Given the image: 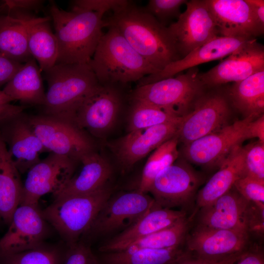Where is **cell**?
I'll list each match as a JSON object with an SVG mask.
<instances>
[{
    "label": "cell",
    "instance_id": "cell-14",
    "mask_svg": "<svg viewBox=\"0 0 264 264\" xmlns=\"http://www.w3.org/2000/svg\"><path fill=\"white\" fill-rule=\"evenodd\" d=\"M255 118L253 116L245 117L184 145V157L186 160L198 165L220 166L235 147L246 140V126Z\"/></svg>",
    "mask_w": 264,
    "mask_h": 264
},
{
    "label": "cell",
    "instance_id": "cell-13",
    "mask_svg": "<svg viewBox=\"0 0 264 264\" xmlns=\"http://www.w3.org/2000/svg\"><path fill=\"white\" fill-rule=\"evenodd\" d=\"M186 4L177 21L168 27L181 59L219 36L205 0H191Z\"/></svg>",
    "mask_w": 264,
    "mask_h": 264
},
{
    "label": "cell",
    "instance_id": "cell-17",
    "mask_svg": "<svg viewBox=\"0 0 264 264\" xmlns=\"http://www.w3.org/2000/svg\"><path fill=\"white\" fill-rule=\"evenodd\" d=\"M264 70V47L257 39L248 42L218 65L204 73H199L207 87L241 81Z\"/></svg>",
    "mask_w": 264,
    "mask_h": 264
},
{
    "label": "cell",
    "instance_id": "cell-8",
    "mask_svg": "<svg viewBox=\"0 0 264 264\" xmlns=\"http://www.w3.org/2000/svg\"><path fill=\"white\" fill-rule=\"evenodd\" d=\"M207 87L194 110L183 120L177 132L178 141L187 144L227 126L231 104L227 88Z\"/></svg>",
    "mask_w": 264,
    "mask_h": 264
},
{
    "label": "cell",
    "instance_id": "cell-43",
    "mask_svg": "<svg viewBox=\"0 0 264 264\" xmlns=\"http://www.w3.org/2000/svg\"><path fill=\"white\" fill-rule=\"evenodd\" d=\"M244 252L241 254L217 261L196 257L191 255L187 252L185 255L172 264H234Z\"/></svg>",
    "mask_w": 264,
    "mask_h": 264
},
{
    "label": "cell",
    "instance_id": "cell-28",
    "mask_svg": "<svg viewBox=\"0 0 264 264\" xmlns=\"http://www.w3.org/2000/svg\"><path fill=\"white\" fill-rule=\"evenodd\" d=\"M41 71L36 60L32 58L23 64L2 90L13 101L17 100L25 104L43 106L45 92Z\"/></svg>",
    "mask_w": 264,
    "mask_h": 264
},
{
    "label": "cell",
    "instance_id": "cell-26",
    "mask_svg": "<svg viewBox=\"0 0 264 264\" xmlns=\"http://www.w3.org/2000/svg\"><path fill=\"white\" fill-rule=\"evenodd\" d=\"M25 11L8 10L0 16V53L16 62L24 64L33 57L28 47Z\"/></svg>",
    "mask_w": 264,
    "mask_h": 264
},
{
    "label": "cell",
    "instance_id": "cell-10",
    "mask_svg": "<svg viewBox=\"0 0 264 264\" xmlns=\"http://www.w3.org/2000/svg\"><path fill=\"white\" fill-rule=\"evenodd\" d=\"M78 162L50 153L27 172L20 205L38 207L39 200L44 195H58L72 177Z\"/></svg>",
    "mask_w": 264,
    "mask_h": 264
},
{
    "label": "cell",
    "instance_id": "cell-4",
    "mask_svg": "<svg viewBox=\"0 0 264 264\" xmlns=\"http://www.w3.org/2000/svg\"><path fill=\"white\" fill-rule=\"evenodd\" d=\"M44 74L47 90L43 114L66 120L101 85L88 64L57 63Z\"/></svg>",
    "mask_w": 264,
    "mask_h": 264
},
{
    "label": "cell",
    "instance_id": "cell-7",
    "mask_svg": "<svg viewBox=\"0 0 264 264\" xmlns=\"http://www.w3.org/2000/svg\"><path fill=\"white\" fill-rule=\"evenodd\" d=\"M27 118L33 131L49 153L80 162L84 156L95 151L91 137L70 121L44 114L27 115Z\"/></svg>",
    "mask_w": 264,
    "mask_h": 264
},
{
    "label": "cell",
    "instance_id": "cell-20",
    "mask_svg": "<svg viewBox=\"0 0 264 264\" xmlns=\"http://www.w3.org/2000/svg\"><path fill=\"white\" fill-rule=\"evenodd\" d=\"M219 36L256 39L264 33L245 0H205Z\"/></svg>",
    "mask_w": 264,
    "mask_h": 264
},
{
    "label": "cell",
    "instance_id": "cell-36",
    "mask_svg": "<svg viewBox=\"0 0 264 264\" xmlns=\"http://www.w3.org/2000/svg\"><path fill=\"white\" fill-rule=\"evenodd\" d=\"M243 147L245 176L264 181V142L258 140Z\"/></svg>",
    "mask_w": 264,
    "mask_h": 264
},
{
    "label": "cell",
    "instance_id": "cell-39",
    "mask_svg": "<svg viewBox=\"0 0 264 264\" xmlns=\"http://www.w3.org/2000/svg\"><path fill=\"white\" fill-rule=\"evenodd\" d=\"M63 264H101L90 247L83 242H77L68 247Z\"/></svg>",
    "mask_w": 264,
    "mask_h": 264
},
{
    "label": "cell",
    "instance_id": "cell-16",
    "mask_svg": "<svg viewBox=\"0 0 264 264\" xmlns=\"http://www.w3.org/2000/svg\"><path fill=\"white\" fill-rule=\"evenodd\" d=\"M48 223L38 207L19 205L0 239V253L19 252L44 245L49 234Z\"/></svg>",
    "mask_w": 264,
    "mask_h": 264
},
{
    "label": "cell",
    "instance_id": "cell-21",
    "mask_svg": "<svg viewBox=\"0 0 264 264\" xmlns=\"http://www.w3.org/2000/svg\"><path fill=\"white\" fill-rule=\"evenodd\" d=\"M253 39L218 36L183 58L169 64L158 72L143 77L138 81L137 87L172 77L198 65L223 58Z\"/></svg>",
    "mask_w": 264,
    "mask_h": 264
},
{
    "label": "cell",
    "instance_id": "cell-19",
    "mask_svg": "<svg viewBox=\"0 0 264 264\" xmlns=\"http://www.w3.org/2000/svg\"><path fill=\"white\" fill-rule=\"evenodd\" d=\"M0 135L20 174L27 173L41 160L40 155L47 151L23 112L0 123Z\"/></svg>",
    "mask_w": 264,
    "mask_h": 264
},
{
    "label": "cell",
    "instance_id": "cell-50",
    "mask_svg": "<svg viewBox=\"0 0 264 264\" xmlns=\"http://www.w3.org/2000/svg\"><path fill=\"white\" fill-rule=\"evenodd\" d=\"M2 220L1 216V213H0V220Z\"/></svg>",
    "mask_w": 264,
    "mask_h": 264
},
{
    "label": "cell",
    "instance_id": "cell-41",
    "mask_svg": "<svg viewBox=\"0 0 264 264\" xmlns=\"http://www.w3.org/2000/svg\"><path fill=\"white\" fill-rule=\"evenodd\" d=\"M247 231L262 236L264 231V206L249 202L247 216Z\"/></svg>",
    "mask_w": 264,
    "mask_h": 264
},
{
    "label": "cell",
    "instance_id": "cell-9",
    "mask_svg": "<svg viewBox=\"0 0 264 264\" xmlns=\"http://www.w3.org/2000/svg\"><path fill=\"white\" fill-rule=\"evenodd\" d=\"M122 105V95L116 85H100L79 103L68 120L87 133L101 138L114 126Z\"/></svg>",
    "mask_w": 264,
    "mask_h": 264
},
{
    "label": "cell",
    "instance_id": "cell-5",
    "mask_svg": "<svg viewBox=\"0 0 264 264\" xmlns=\"http://www.w3.org/2000/svg\"><path fill=\"white\" fill-rule=\"evenodd\" d=\"M111 194L106 186L88 194L55 198L42 215L69 247L87 233Z\"/></svg>",
    "mask_w": 264,
    "mask_h": 264
},
{
    "label": "cell",
    "instance_id": "cell-11",
    "mask_svg": "<svg viewBox=\"0 0 264 264\" xmlns=\"http://www.w3.org/2000/svg\"><path fill=\"white\" fill-rule=\"evenodd\" d=\"M202 177L186 160H176L154 179L149 192L157 205L172 209L184 206L195 198Z\"/></svg>",
    "mask_w": 264,
    "mask_h": 264
},
{
    "label": "cell",
    "instance_id": "cell-29",
    "mask_svg": "<svg viewBox=\"0 0 264 264\" xmlns=\"http://www.w3.org/2000/svg\"><path fill=\"white\" fill-rule=\"evenodd\" d=\"M20 175L0 135V210L2 220L8 224L22 194Z\"/></svg>",
    "mask_w": 264,
    "mask_h": 264
},
{
    "label": "cell",
    "instance_id": "cell-42",
    "mask_svg": "<svg viewBox=\"0 0 264 264\" xmlns=\"http://www.w3.org/2000/svg\"><path fill=\"white\" fill-rule=\"evenodd\" d=\"M22 65L0 53V86L6 85Z\"/></svg>",
    "mask_w": 264,
    "mask_h": 264
},
{
    "label": "cell",
    "instance_id": "cell-45",
    "mask_svg": "<svg viewBox=\"0 0 264 264\" xmlns=\"http://www.w3.org/2000/svg\"><path fill=\"white\" fill-rule=\"evenodd\" d=\"M43 1L38 0H6L4 5L8 10H19L22 11L36 10L40 7Z\"/></svg>",
    "mask_w": 264,
    "mask_h": 264
},
{
    "label": "cell",
    "instance_id": "cell-3",
    "mask_svg": "<svg viewBox=\"0 0 264 264\" xmlns=\"http://www.w3.org/2000/svg\"><path fill=\"white\" fill-rule=\"evenodd\" d=\"M108 28L88 63L100 84H127L159 71L131 46L117 28Z\"/></svg>",
    "mask_w": 264,
    "mask_h": 264
},
{
    "label": "cell",
    "instance_id": "cell-32",
    "mask_svg": "<svg viewBox=\"0 0 264 264\" xmlns=\"http://www.w3.org/2000/svg\"><path fill=\"white\" fill-rule=\"evenodd\" d=\"M189 227V220L185 217L169 227L134 242L123 251L165 249L180 246L186 240Z\"/></svg>",
    "mask_w": 264,
    "mask_h": 264
},
{
    "label": "cell",
    "instance_id": "cell-48",
    "mask_svg": "<svg viewBox=\"0 0 264 264\" xmlns=\"http://www.w3.org/2000/svg\"><path fill=\"white\" fill-rule=\"evenodd\" d=\"M24 107L8 104H0V123L23 112Z\"/></svg>",
    "mask_w": 264,
    "mask_h": 264
},
{
    "label": "cell",
    "instance_id": "cell-40",
    "mask_svg": "<svg viewBox=\"0 0 264 264\" xmlns=\"http://www.w3.org/2000/svg\"><path fill=\"white\" fill-rule=\"evenodd\" d=\"M126 0H77L72 2L71 10L96 12L105 14L114 11L127 2Z\"/></svg>",
    "mask_w": 264,
    "mask_h": 264
},
{
    "label": "cell",
    "instance_id": "cell-25",
    "mask_svg": "<svg viewBox=\"0 0 264 264\" xmlns=\"http://www.w3.org/2000/svg\"><path fill=\"white\" fill-rule=\"evenodd\" d=\"M80 162L82 164L80 172L73 176L54 198L88 194L106 186L112 170L110 163L103 156L93 151L84 156Z\"/></svg>",
    "mask_w": 264,
    "mask_h": 264
},
{
    "label": "cell",
    "instance_id": "cell-18",
    "mask_svg": "<svg viewBox=\"0 0 264 264\" xmlns=\"http://www.w3.org/2000/svg\"><path fill=\"white\" fill-rule=\"evenodd\" d=\"M183 117L146 129L129 132L110 146L117 160L124 169H128L177 134Z\"/></svg>",
    "mask_w": 264,
    "mask_h": 264
},
{
    "label": "cell",
    "instance_id": "cell-34",
    "mask_svg": "<svg viewBox=\"0 0 264 264\" xmlns=\"http://www.w3.org/2000/svg\"><path fill=\"white\" fill-rule=\"evenodd\" d=\"M66 250L44 244L21 252L0 253V264H63Z\"/></svg>",
    "mask_w": 264,
    "mask_h": 264
},
{
    "label": "cell",
    "instance_id": "cell-44",
    "mask_svg": "<svg viewBox=\"0 0 264 264\" xmlns=\"http://www.w3.org/2000/svg\"><path fill=\"white\" fill-rule=\"evenodd\" d=\"M246 139L257 138L264 142V116L262 115L251 120L247 124L245 130Z\"/></svg>",
    "mask_w": 264,
    "mask_h": 264
},
{
    "label": "cell",
    "instance_id": "cell-23",
    "mask_svg": "<svg viewBox=\"0 0 264 264\" xmlns=\"http://www.w3.org/2000/svg\"><path fill=\"white\" fill-rule=\"evenodd\" d=\"M186 217L183 210L162 208L156 204L136 222L109 240L99 248L105 253L124 250L132 243L169 227Z\"/></svg>",
    "mask_w": 264,
    "mask_h": 264
},
{
    "label": "cell",
    "instance_id": "cell-33",
    "mask_svg": "<svg viewBox=\"0 0 264 264\" xmlns=\"http://www.w3.org/2000/svg\"><path fill=\"white\" fill-rule=\"evenodd\" d=\"M177 135L169 139L154 150L143 168L138 191L149 192L155 177L164 169L173 164L178 158Z\"/></svg>",
    "mask_w": 264,
    "mask_h": 264
},
{
    "label": "cell",
    "instance_id": "cell-38",
    "mask_svg": "<svg viewBox=\"0 0 264 264\" xmlns=\"http://www.w3.org/2000/svg\"><path fill=\"white\" fill-rule=\"evenodd\" d=\"M233 187L248 201L264 206V181L245 176L238 179Z\"/></svg>",
    "mask_w": 264,
    "mask_h": 264
},
{
    "label": "cell",
    "instance_id": "cell-35",
    "mask_svg": "<svg viewBox=\"0 0 264 264\" xmlns=\"http://www.w3.org/2000/svg\"><path fill=\"white\" fill-rule=\"evenodd\" d=\"M132 104L128 119L129 132L146 129L178 118L162 110L144 102L132 101Z\"/></svg>",
    "mask_w": 264,
    "mask_h": 264
},
{
    "label": "cell",
    "instance_id": "cell-37",
    "mask_svg": "<svg viewBox=\"0 0 264 264\" xmlns=\"http://www.w3.org/2000/svg\"><path fill=\"white\" fill-rule=\"evenodd\" d=\"M186 0H150L144 9L166 26L169 21L180 15V7Z\"/></svg>",
    "mask_w": 264,
    "mask_h": 264
},
{
    "label": "cell",
    "instance_id": "cell-47",
    "mask_svg": "<svg viewBox=\"0 0 264 264\" xmlns=\"http://www.w3.org/2000/svg\"><path fill=\"white\" fill-rule=\"evenodd\" d=\"M245 0L250 6L258 24L263 30H264V0Z\"/></svg>",
    "mask_w": 264,
    "mask_h": 264
},
{
    "label": "cell",
    "instance_id": "cell-24",
    "mask_svg": "<svg viewBox=\"0 0 264 264\" xmlns=\"http://www.w3.org/2000/svg\"><path fill=\"white\" fill-rule=\"evenodd\" d=\"M245 176L244 151L240 145L230 152L219 166V170L197 193L198 208L210 204L227 193L238 179Z\"/></svg>",
    "mask_w": 264,
    "mask_h": 264
},
{
    "label": "cell",
    "instance_id": "cell-30",
    "mask_svg": "<svg viewBox=\"0 0 264 264\" xmlns=\"http://www.w3.org/2000/svg\"><path fill=\"white\" fill-rule=\"evenodd\" d=\"M232 107L244 116L257 118L264 110V70L233 84L227 88Z\"/></svg>",
    "mask_w": 264,
    "mask_h": 264
},
{
    "label": "cell",
    "instance_id": "cell-46",
    "mask_svg": "<svg viewBox=\"0 0 264 264\" xmlns=\"http://www.w3.org/2000/svg\"><path fill=\"white\" fill-rule=\"evenodd\" d=\"M234 264H264V257L259 248L247 249Z\"/></svg>",
    "mask_w": 264,
    "mask_h": 264
},
{
    "label": "cell",
    "instance_id": "cell-6",
    "mask_svg": "<svg viewBox=\"0 0 264 264\" xmlns=\"http://www.w3.org/2000/svg\"><path fill=\"white\" fill-rule=\"evenodd\" d=\"M199 73L196 66L176 77L137 87L130 99L154 106L176 117H183L194 110L206 88Z\"/></svg>",
    "mask_w": 264,
    "mask_h": 264
},
{
    "label": "cell",
    "instance_id": "cell-31",
    "mask_svg": "<svg viewBox=\"0 0 264 264\" xmlns=\"http://www.w3.org/2000/svg\"><path fill=\"white\" fill-rule=\"evenodd\" d=\"M180 246L165 249H140L105 253L106 264H172L185 255Z\"/></svg>",
    "mask_w": 264,
    "mask_h": 264
},
{
    "label": "cell",
    "instance_id": "cell-2",
    "mask_svg": "<svg viewBox=\"0 0 264 264\" xmlns=\"http://www.w3.org/2000/svg\"><path fill=\"white\" fill-rule=\"evenodd\" d=\"M58 54L57 63L88 64L104 34V14L85 10L66 11L51 2Z\"/></svg>",
    "mask_w": 264,
    "mask_h": 264
},
{
    "label": "cell",
    "instance_id": "cell-15",
    "mask_svg": "<svg viewBox=\"0 0 264 264\" xmlns=\"http://www.w3.org/2000/svg\"><path fill=\"white\" fill-rule=\"evenodd\" d=\"M249 236L245 231L197 225L186 237L188 252L196 257L220 261L246 250Z\"/></svg>",
    "mask_w": 264,
    "mask_h": 264
},
{
    "label": "cell",
    "instance_id": "cell-22",
    "mask_svg": "<svg viewBox=\"0 0 264 264\" xmlns=\"http://www.w3.org/2000/svg\"><path fill=\"white\" fill-rule=\"evenodd\" d=\"M249 205V202L233 187L210 204L199 209L197 225L248 232Z\"/></svg>",
    "mask_w": 264,
    "mask_h": 264
},
{
    "label": "cell",
    "instance_id": "cell-49",
    "mask_svg": "<svg viewBox=\"0 0 264 264\" xmlns=\"http://www.w3.org/2000/svg\"><path fill=\"white\" fill-rule=\"evenodd\" d=\"M13 100L0 90V104H8Z\"/></svg>",
    "mask_w": 264,
    "mask_h": 264
},
{
    "label": "cell",
    "instance_id": "cell-27",
    "mask_svg": "<svg viewBox=\"0 0 264 264\" xmlns=\"http://www.w3.org/2000/svg\"><path fill=\"white\" fill-rule=\"evenodd\" d=\"M50 20L49 17L37 18L29 14L26 19L28 50L43 72L53 67L58 58V43L49 23Z\"/></svg>",
    "mask_w": 264,
    "mask_h": 264
},
{
    "label": "cell",
    "instance_id": "cell-1",
    "mask_svg": "<svg viewBox=\"0 0 264 264\" xmlns=\"http://www.w3.org/2000/svg\"><path fill=\"white\" fill-rule=\"evenodd\" d=\"M103 21L104 27L117 28L131 46L159 71L181 59L168 27L128 0Z\"/></svg>",
    "mask_w": 264,
    "mask_h": 264
},
{
    "label": "cell",
    "instance_id": "cell-12",
    "mask_svg": "<svg viewBox=\"0 0 264 264\" xmlns=\"http://www.w3.org/2000/svg\"><path fill=\"white\" fill-rule=\"evenodd\" d=\"M154 204L153 198L138 190L113 198L110 196L85 234L104 235L124 230L136 222Z\"/></svg>",
    "mask_w": 264,
    "mask_h": 264
}]
</instances>
